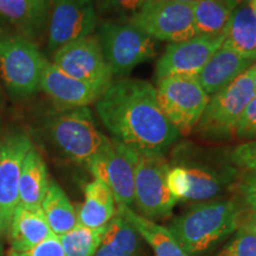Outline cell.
Masks as SVG:
<instances>
[{
  "label": "cell",
  "instance_id": "6da1fadb",
  "mask_svg": "<svg viewBox=\"0 0 256 256\" xmlns=\"http://www.w3.org/2000/svg\"><path fill=\"white\" fill-rule=\"evenodd\" d=\"M95 110L113 140L138 152L164 156L180 136L160 108L154 86L145 80L113 82Z\"/></svg>",
  "mask_w": 256,
  "mask_h": 256
},
{
  "label": "cell",
  "instance_id": "7a4b0ae2",
  "mask_svg": "<svg viewBox=\"0 0 256 256\" xmlns=\"http://www.w3.org/2000/svg\"><path fill=\"white\" fill-rule=\"evenodd\" d=\"M242 209L235 198L197 202L176 217L168 230L188 256H202L238 230Z\"/></svg>",
  "mask_w": 256,
  "mask_h": 256
},
{
  "label": "cell",
  "instance_id": "3957f363",
  "mask_svg": "<svg viewBox=\"0 0 256 256\" xmlns=\"http://www.w3.org/2000/svg\"><path fill=\"white\" fill-rule=\"evenodd\" d=\"M44 133L60 156L86 165L110 140L96 126L89 107L63 110L52 115L44 126Z\"/></svg>",
  "mask_w": 256,
  "mask_h": 256
},
{
  "label": "cell",
  "instance_id": "277c9868",
  "mask_svg": "<svg viewBox=\"0 0 256 256\" xmlns=\"http://www.w3.org/2000/svg\"><path fill=\"white\" fill-rule=\"evenodd\" d=\"M96 36L114 78H124L139 64L156 55V40L128 19L104 20L98 25Z\"/></svg>",
  "mask_w": 256,
  "mask_h": 256
},
{
  "label": "cell",
  "instance_id": "5b68a950",
  "mask_svg": "<svg viewBox=\"0 0 256 256\" xmlns=\"http://www.w3.org/2000/svg\"><path fill=\"white\" fill-rule=\"evenodd\" d=\"M48 62L37 44L12 31H0V78L12 96L30 98L40 92Z\"/></svg>",
  "mask_w": 256,
  "mask_h": 256
},
{
  "label": "cell",
  "instance_id": "8992f818",
  "mask_svg": "<svg viewBox=\"0 0 256 256\" xmlns=\"http://www.w3.org/2000/svg\"><path fill=\"white\" fill-rule=\"evenodd\" d=\"M255 95L254 86L247 70L228 87L210 96L192 133L208 142H220L235 139L238 121Z\"/></svg>",
  "mask_w": 256,
  "mask_h": 256
},
{
  "label": "cell",
  "instance_id": "52a82bcc",
  "mask_svg": "<svg viewBox=\"0 0 256 256\" xmlns=\"http://www.w3.org/2000/svg\"><path fill=\"white\" fill-rule=\"evenodd\" d=\"M130 150L134 162V204L138 214L152 220L171 216L177 200L166 180L168 162L164 156Z\"/></svg>",
  "mask_w": 256,
  "mask_h": 256
},
{
  "label": "cell",
  "instance_id": "ba28073f",
  "mask_svg": "<svg viewBox=\"0 0 256 256\" xmlns=\"http://www.w3.org/2000/svg\"><path fill=\"white\" fill-rule=\"evenodd\" d=\"M156 95L165 116L180 136L194 132L210 98L196 76L159 78Z\"/></svg>",
  "mask_w": 256,
  "mask_h": 256
},
{
  "label": "cell",
  "instance_id": "9c48e42d",
  "mask_svg": "<svg viewBox=\"0 0 256 256\" xmlns=\"http://www.w3.org/2000/svg\"><path fill=\"white\" fill-rule=\"evenodd\" d=\"M128 20L156 40L168 44L196 36L192 4L174 0H146Z\"/></svg>",
  "mask_w": 256,
  "mask_h": 256
},
{
  "label": "cell",
  "instance_id": "30bf717a",
  "mask_svg": "<svg viewBox=\"0 0 256 256\" xmlns=\"http://www.w3.org/2000/svg\"><path fill=\"white\" fill-rule=\"evenodd\" d=\"M98 25L94 0H50L46 48L52 55L72 42L95 34Z\"/></svg>",
  "mask_w": 256,
  "mask_h": 256
},
{
  "label": "cell",
  "instance_id": "8fae6325",
  "mask_svg": "<svg viewBox=\"0 0 256 256\" xmlns=\"http://www.w3.org/2000/svg\"><path fill=\"white\" fill-rule=\"evenodd\" d=\"M51 63L74 78L106 92L114 78L96 34L66 44L52 54Z\"/></svg>",
  "mask_w": 256,
  "mask_h": 256
},
{
  "label": "cell",
  "instance_id": "7c38bea8",
  "mask_svg": "<svg viewBox=\"0 0 256 256\" xmlns=\"http://www.w3.org/2000/svg\"><path fill=\"white\" fill-rule=\"evenodd\" d=\"M34 146L28 134L14 132L0 140V240L8 236L18 206V185L22 164Z\"/></svg>",
  "mask_w": 256,
  "mask_h": 256
},
{
  "label": "cell",
  "instance_id": "4fadbf2b",
  "mask_svg": "<svg viewBox=\"0 0 256 256\" xmlns=\"http://www.w3.org/2000/svg\"><path fill=\"white\" fill-rule=\"evenodd\" d=\"M87 166L95 179L112 191L116 206H133L134 162L128 147L112 139Z\"/></svg>",
  "mask_w": 256,
  "mask_h": 256
},
{
  "label": "cell",
  "instance_id": "5bb4252c",
  "mask_svg": "<svg viewBox=\"0 0 256 256\" xmlns=\"http://www.w3.org/2000/svg\"><path fill=\"white\" fill-rule=\"evenodd\" d=\"M224 37L194 36L190 40L170 43L156 64V78L168 76H196L217 50Z\"/></svg>",
  "mask_w": 256,
  "mask_h": 256
},
{
  "label": "cell",
  "instance_id": "9a60e30c",
  "mask_svg": "<svg viewBox=\"0 0 256 256\" xmlns=\"http://www.w3.org/2000/svg\"><path fill=\"white\" fill-rule=\"evenodd\" d=\"M188 172V188L185 200L206 202L220 200L232 188L238 179V168L230 162H217L214 160L185 158L182 162Z\"/></svg>",
  "mask_w": 256,
  "mask_h": 256
},
{
  "label": "cell",
  "instance_id": "2e32d148",
  "mask_svg": "<svg viewBox=\"0 0 256 256\" xmlns=\"http://www.w3.org/2000/svg\"><path fill=\"white\" fill-rule=\"evenodd\" d=\"M40 90L60 110L89 107L104 95L100 89L72 78L51 62L44 66Z\"/></svg>",
  "mask_w": 256,
  "mask_h": 256
},
{
  "label": "cell",
  "instance_id": "e0dca14e",
  "mask_svg": "<svg viewBox=\"0 0 256 256\" xmlns=\"http://www.w3.org/2000/svg\"><path fill=\"white\" fill-rule=\"evenodd\" d=\"M50 0H0V19L12 32L37 44L46 34Z\"/></svg>",
  "mask_w": 256,
  "mask_h": 256
},
{
  "label": "cell",
  "instance_id": "ac0fdd59",
  "mask_svg": "<svg viewBox=\"0 0 256 256\" xmlns=\"http://www.w3.org/2000/svg\"><path fill=\"white\" fill-rule=\"evenodd\" d=\"M252 62L243 58L230 48L222 46L210 57L196 75L197 81L209 96L215 95L250 68Z\"/></svg>",
  "mask_w": 256,
  "mask_h": 256
},
{
  "label": "cell",
  "instance_id": "d6986e66",
  "mask_svg": "<svg viewBox=\"0 0 256 256\" xmlns=\"http://www.w3.org/2000/svg\"><path fill=\"white\" fill-rule=\"evenodd\" d=\"M54 236L56 235L50 229L42 209L16 208L8 232L11 252H28Z\"/></svg>",
  "mask_w": 256,
  "mask_h": 256
},
{
  "label": "cell",
  "instance_id": "ffe728a7",
  "mask_svg": "<svg viewBox=\"0 0 256 256\" xmlns=\"http://www.w3.org/2000/svg\"><path fill=\"white\" fill-rule=\"evenodd\" d=\"M50 180L43 156L34 146L26 153L22 164L18 185V206L25 209H40Z\"/></svg>",
  "mask_w": 256,
  "mask_h": 256
},
{
  "label": "cell",
  "instance_id": "44dd1931",
  "mask_svg": "<svg viewBox=\"0 0 256 256\" xmlns=\"http://www.w3.org/2000/svg\"><path fill=\"white\" fill-rule=\"evenodd\" d=\"M80 226L90 229H101L116 215V202L113 194L98 179L84 186V200L76 211Z\"/></svg>",
  "mask_w": 256,
  "mask_h": 256
},
{
  "label": "cell",
  "instance_id": "7402d4cb",
  "mask_svg": "<svg viewBox=\"0 0 256 256\" xmlns=\"http://www.w3.org/2000/svg\"><path fill=\"white\" fill-rule=\"evenodd\" d=\"M223 44L243 58L256 62V14L249 2L232 10Z\"/></svg>",
  "mask_w": 256,
  "mask_h": 256
},
{
  "label": "cell",
  "instance_id": "603a6c76",
  "mask_svg": "<svg viewBox=\"0 0 256 256\" xmlns=\"http://www.w3.org/2000/svg\"><path fill=\"white\" fill-rule=\"evenodd\" d=\"M116 211L148 243L156 256H188L168 228L139 215L130 206H116Z\"/></svg>",
  "mask_w": 256,
  "mask_h": 256
},
{
  "label": "cell",
  "instance_id": "cb8c5ba5",
  "mask_svg": "<svg viewBox=\"0 0 256 256\" xmlns=\"http://www.w3.org/2000/svg\"><path fill=\"white\" fill-rule=\"evenodd\" d=\"M234 8L228 0H197L194 2L192 12L196 36L224 37Z\"/></svg>",
  "mask_w": 256,
  "mask_h": 256
},
{
  "label": "cell",
  "instance_id": "d4e9b609",
  "mask_svg": "<svg viewBox=\"0 0 256 256\" xmlns=\"http://www.w3.org/2000/svg\"><path fill=\"white\" fill-rule=\"evenodd\" d=\"M40 209L50 229L56 236L70 232L78 226V215L72 202L56 182L50 180Z\"/></svg>",
  "mask_w": 256,
  "mask_h": 256
},
{
  "label": "cell",
  "instance_id": "484cf974",
  "mask_svg": "<svg viewBox=\"0 0 256 256\" xmlns=\"http://www.w3.org/2000/svg\"><path fill=\"white\" fill-rule=\"evenodd\" d=\"M140 235L120 214L108 223L95 256H136Z\"/></svg>",
  "mask_w": 256,
  "mask_h": 256
},
{
  "label": "cell",
  "instance_id": "4316f807",
  "mask_svg": "<svg viewBox=\"0 0 256 256\" xmlns=\"http://www.w3.org/2000/svg\"><path fill=\"white\" fill-rule=\"evenodd\" d=\"M106 228L107 226L101 229H90L78 224L72 230L57 238L66 256H95Z\"/></svg>",
  "mask_w": 256,
  "mask_h": 256
},
{
  "label": "cell",
  "instance_id": "83f0119b",
  "mask_svg": "<svg viewBox=\"0 0 256 256\" xmlns=\"http://www.w3.org/2000/svg\"><path fill=\"white\" fill-rule=\"evenodd\" d=\"M145 2L146 0H94L98 12L113 16V19H130Z\"/></svg>",
  "mask_w": 256,
  "mask_h": 256
},
{
  "label": "cell",
  "instance_id": "f1b7e54d",
  "mask_svg": "<svg viewBox=\"0 0 256 256\" xmlns=\"http://www.w3.org/2000/svg\"><path fill=\"white\" fill-rule=\"evenodd\" d=\"M228 162L242 172H256V140L235 146L228 154Z\"/></svg>",
  "mask_w": 256,
  "mask_h": 256
},
{
  "label": "cell",
  "instance_id": "f546056e",
  "mask_svg": "<svg viewBox=\"0 0 256 256\" xmlns=\"http://www.w3.org/2000/svg\"><path fill=\"white\" fill-rule=\"evenodd\" d=\"M217 256H256V236L236 230V235Z\"/></svg>",
  "mask_w": 256,
  "mask_h": 256
},
{
  "label": "cell",
  "instance_id": "4dcf8cb0",
  "mask_svg": "<svg viewBox=\"0 0 256 256\" xmlns=\"http://www.w3.org/2000/svg\"><path fill=\"white\" fill-rule=\"evenodd\" d=\"M235 139L256 140V95L252 98L236 127Z\"/></svg>",
  "mask_w": 256,
  "mask_h": 256
},
{
  "label": "cell",
  "instance_id": "1f68e13d",
  "mask_svg": "<svg viewBox=\"0 0 256 256\" xmlns=\"http://www.w3.org/2000/svg\"><path fill=\"white\" fill-rule=\"evenodd\" d=\"M168 186L171 191L172 196H174L177 202L185 200L188 196V188H190V183H188V172L184 166L176 165L174 168H170L168 174Z\"/></svg>",
  "mask_w": 256,
  "mask_h": 256
},
{
  "label": "cell",
  "instance_id": "d6a6232c",
  "mask_svg": "<svg viewBox=\"0 0 256 256\" xmlns=\"http://www.w3.org/2000/svg\"><path fill=\"white\" fill-rule=\"evenodd\" d=\"M232 194L243 209L256 212V183L238 178L232 188Z\"/></svg>",
  "mask_w": 256,
  "mask_h": 256
},
{
  "label": "cell",
  "instance_id": "836d02e7",
  "mask_svg": "<svg viewBox=\"0 0 256 256\" xmlns=\"http://www.w3.org/2000/svg\"><path fill=\"white\" fill-rule=\"evenodd\" d=\"M10 256H66L57 236L48 238L28 252H11Z\"/></svg>",
  "mask_w": 256,
  "mask_h": 256
},
{
  "label": "cell",
  "instance_id": "e575fe53",
  "mask_svg": "<svg viewBox=\"0 0 256 256\" xmlns=\"http://www.w3.org/2000/svg\"><path fill=\"white\" fill-rule=\"evenodd\" d=\"M238 230L252 234L256 236V212L255 211L242 209L238 217Z\"/></svg>",
  "mask_w": 256,
  "mask_h": 256
},
{
  "label": "cell",
  "instance_id": "d590c367",
  "mask_svg": "<svg viewBox=\"0 0 256 256\" xmlns=\"http://www.w3.org/2000/svg\"><path fill=\"white\" fill-rule=\"evenodd\" d=\"M238 178L243 179V180L254 182V183H256V172H242V174L238 176Z\"/></svg>",
  "mask_w": 256,
  "mask_h": 256
},
{
  "label": "cell",
  "instance_id": "8d00e7d4",
  "mask_svg": "<svg viewBox=\"0 0 256 256\" xmlns=\"http://www.w3.org/2000/svg\"><path fill=\"white\" fill-rule=\"evenodd\" d=\"M248 74H249V76H250L252 86H254V89H255V92H256V62L252 63L250 68L248 69Z\"/></svg>",
  "mask_w": 256,
  "mask_h": 256
},
{
  "label": "cell",
  "instance_id": "74e56055",
  "mask_svg": "<svg viewBox=\"0 0 256 256\" xmlns=\"http://www.w3.org/2000/svg\"><path fill=\"white\" fill-rule=\"evenodd\" d=\"M228 2L234 6V8H236V6L242 4V2H248L249 0H228Z\"/></svg>",
  "mask_w": 256,
  "mask_h": 256
},
{
  "label": "cell",
  "instance_id": "f35d334b",
  "mask_svg": "<svg viewBox=\"0 0 256 256\" xmlns=\"http://www.w3.org/2000/svg\"><path fill=\"white\" fill-rule=\"evenodd\" d=\"M174 2H185V4H194V2H196L197 0H174Z\"/></svg>",
  "mask_w": 256,
  "mask_h": 256
},
{
  "label": "cell",
  "instance_id": "ab89813d",
  "mask_svg": "<svg viewBox=\"0 0 256 256\" xmlns=\"http://www.w3.org/2000/svg\"><path fill=\"white\" fill-rule=\"evenodd\" d=\"M249 5L252 6V8L254 10V12L256 14V0H249Z\"/></svg>",
  "mask_w": 256,
  "mask_h": 256
},
{
  "label": "cell",
  "instance_id": "60d3db41",
  "mask_svg": "<svg viewBox=\"0 0 256 256\" xmlns=\"http://www.w3.org/2000/svg\"><path fill=\"white\" fill-rule=\"evenodd\" d=\"M0 256H2V246H0Z\"/></svg>",
  "mask_w": 256,
  "mask_h": 256
}]
</instances>
